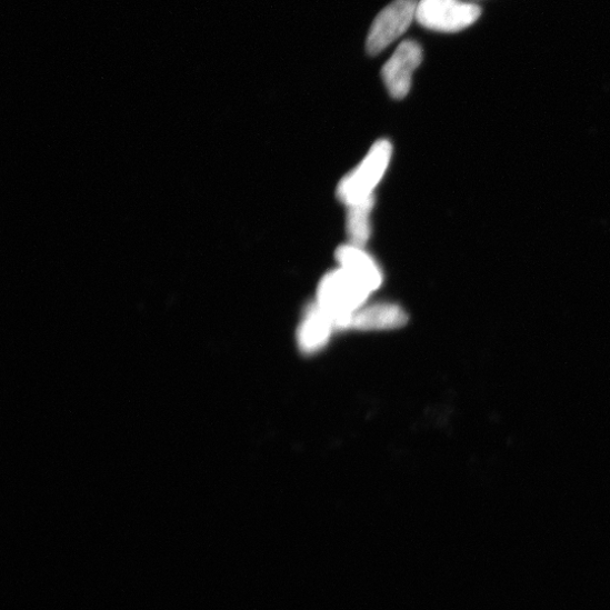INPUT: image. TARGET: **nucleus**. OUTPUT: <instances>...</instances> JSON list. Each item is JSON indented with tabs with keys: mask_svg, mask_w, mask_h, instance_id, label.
<instances>
[{
	"mask_svg": "<svg viewBox=\"0 0 610 610\" xmlns=\"http://www.w3.org/2000/svg\"><path fill=\"white\" fill-rule=\"evenodd\" d=\"M370 294L363 284L338 268L321 279L316 303L331 317L336 330H346L350 317L367 304Z\"/></svg>",
	"mask_w": 610,
	"mask_h": 610,
	"instance_id": "nucleus-1",
	"label": "nucleus"
},
{
	"mask_svg": "<svg viewBox=\"0 0 610 610\" xmlns=\"http://www.w3.org/2000/svg\"><path fill=\"white\" fill-rule=\"evenodd\" d=\"M391 158V143L387 140L376 142L362 162L338 183V198L349 207L373 197L374 189L384 177Z\"/></svg>",
	"mask_w": 610,
	"mask_h": 610,
	"instance_id": "nucleus-2",
	"label": "nucleus"
},
{
	"mask_svg": "<svg viewBox=\"0 0 610 610\" xmlns=\"http://www.w3.org/2000/svg\"><path fill=\"white\" fill-rule=\"evenodd\" d=\"M481 13L477 4L462 0H420L417 21L432 31L454 33L472 26Z\"/></svg>",
	"mask_w": 610,
	"mask_h": 610,
	"instance_id": "nucleus-3",
	"label": "nucleus"
},
{
	"mask_svg": "<svg viewBox=\"0 0 610 610\" xmlns=\"http://www.w3.org/2000/svg\"><path fill=\"white\" fill-rule=\"evenodd\" d=\"M420 0H393L376 18L367 39V51L377 56L400 38L417 20Z\"/></svg>",
	"mask_w": 610,
	"mask_h": 610,
	"instance_id": "nucleus-4",
	"label": "nucleus"
},
{
	"mask_svg": "<svg viewBox=\"0 0 610 610\" xmlns=\"http://www.w3.org/2000/svg\"><path fill=\"white\" fill-rule=\"evenodd\" d=\"M423 60L422 47L413 41H402L391 58L382 67L384 86L394 99H403L410 93L413 76Z\"/></svg>",
	"mask_w": 610,
	"mask_h": 610,
	"instance_id": "nucleus-5",
	"label": "nucleus"
},
{
	"mask_svg": "<svg viewBox=\"0 0 610 610\" xmlns=\"http://www.w3.org/2000/svg\"><path fill=\"white\" fill-rule=\"evenodd\" d=\"M336 260L339 268L346 270L348 274L363 284L371 293L382 286V270L364 248L352 243L339 247L336 250Z\"/></svg>",
	"mask_w": 610,
	"mask_h": 610,
	"instance_id": "nucleus-6",
	"label": "nucleus"
},
{
	"mask_svg": "<svg viewBox=\"0 0 610 610\" xmlns=\"http://www.w3.org/2000/svg\"><path fill=\"white\" fill-rule=\"evenodd\" d=\"M407 320L409 318H407L404 310L398 304H366L350 317L346 330H392L403 327Z\"/></svg>",
	"mask_w": 610,
	"mask_h": 610,
	"instance_id": "nucleus-7",
	"label": "nucleus"
},
{
	"mask_svg": "<svg viewBox=\"0 0 610 610\" xmlns=\"http://www.w3.org/2000/svg\"><path fill=\"white\" fill-rule=\"evenodd\" d=\"M336 331L333 320L316 302L308 307L298 330V344L306 354L322 350Z\"/></svg>",
	"mask_w": 610,
	"mask_h": 610,
	"instance_id": "nucleus-8",
	"label": "nucleus"
},
{
	"mask_svg": "<svg viewBox=\"0 0 610 610\" xmlns=\"http://www.w3.org/2000/svg\"><path fill=\"white\" fill-rule=\"evenodd\" d=\"M373 208L374 196L348 207L347 231L350 243L364 248L370 240Z\"/></svg>",
	"mask_w": 610,
	"mask_h": 610,
	"instance_id": "nucleus-9",
	"label": "nucleus"
}]
</instances>
